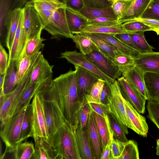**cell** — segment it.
<instances>
[{"label": "cell", "mask_w": 159, "mask_h": 159, "mask_svg": "<svg viewBox=\"0 0 159 159\" xmlns=\"http://www.w3.org/2000/svg\"><path fill=\"white\" fill-rule=\"evenodd\" d=\"M28 101L11 117H10L1 128L0 136L6 146V150L14 148L19 144L23 120Z\"/></svg>", "instance_id": "obj_5"}, {"label": "cell", "mask_w": 159, "mask_h": 159, "mask_svg": "<svg viewBox=\"0 0 159 159\" xmlns=\"http://www.w3.org/2000/svg\"><path fill=\"white\" fill-rule=\"evenodd\" d=\"M139 159V152L137 142L133 140L125 142L121 155L119 159Z\"/></svg>", "instance_id": "obj_40"}, {"label": "cell", "mask_w": 159, "mask_h": 159, "mask_svg": "<svg viewBox=\"0 0 159 159\" xmlns=\"http://www.w3.org/2000/svg\"><path fill=\"white\" fill-rule=\"evenodd\" d=\"M93 112L100 138L102 151L110 139L109 129L105 119L93 111Z\"/></svg>", "instance_id": "obj_36"}, {"label": "cell", "mask_w": 159, "mask_h": 159, "mask_svg": "<svg viewBox=\"0 0 159 159\" xmlns=\"http://www.w3.org/2000/svg\"><path fill=\"white\" fill-rule=\"evenodd\" d=\"M134 0H115L111 6L118 20L126 13Z\"/></svg>", "instance_id": "obj_45"}, {"label": "cell", "mask_w": 159, "mask_h": 159, "mask_svg": "<svg viewBox=\"0 0 159 159\" xmlns=\"http://www.w3.org/2000/svg\"><path fill=\"white\" fill-rule=\"evenodd\" d=\"M108 116L114 137L123 142L127 141L126 134L129 133L128 127L120 123L111 113H108Z\"/></svg>", "instance_id": "obj_35"}, {"label": "cell", "mask_w": 159, "mask_h": 159, "mask_svg": "<svg viewBox=\"0 0 159 159\" xmlns=\"http://www.w3.org/2000/svg\"><path fill=\"white\" fill-rule=\"evenodd\" d=\"M90 110L89 105L84 97L77 115L78 126L82 128L85 127L88 120Z\"/></svg>", "instance_id": "obj_49"}, {"label": "cell", "mask_w": 159, "mask_h": 159, "mask_svg": "<svg viewBox=\"0 0 159 159\" xmlns=\"http://www.w3.org/2000/svg\"><path fill=\"white\" fill-rule=\"evenodd\" d=\"M9 54L4 48L2 44H0V74L6 73L8 65Z\"/></svg>", "instance_id": "obj_52"}, {"label": "cell", "mask_w": 159, "mask_h": 159, "mask_svg": "<svg viewBox=\"0 0 159 159\" xmlns=\"http://www.w3.org/2000/svg\"><path fill=\"white\" fill-rule=\"evenodd\" d=\"M106 122L111 139V149L112 159H119L121 155L125 142L121 141L114 137L109 120H107Z\"/></svg>", "instance_id": "obj_42"}, {"label": "cell", "mask_w": 159, "mask_h": 159, "mask_svg": "<svg viewBox=\"0 0 159 159\" xmlns=\"http://www.w3.org/2000/svg\"><path fill=\"white\" fill-rule=\"evenodd\" d=\"M121 93L123 98L140 113L145 111V104L147 100L123 76L117 80Z\"/></svg>", "instance_id": "obj_11"}, {"label": "cell", "mask_w": 159, "mask_h": 159, "mask_svg": "<svg viewBox=\"0 0 159 159\" xmlns=\"http://www.w3.org/2000/svg\"><path fill=\"white\" fill-rule=\"evenodd\" d=\"M121 75L146 100H149L144 78V73L133 66L121 70Z\"/></svg>", "instance_id": "obj_16"}, {"label": "cell", "mask_w": 159, "mask_h": 159, "mask_svg": "<svg viewBox=\"0 0 159 159\" xmlns=\"http://www.w3.org/2000/svg\"><path fill=\"white\" fill-rule=\"evenodd\" d=\"M134 20L141 21L153 29L157 35H159V20L147 18H139Z\"/></svg>", "instance_id": "obj_57"}, {"label": "cell", "mask_w": 159, "mask_h": 159, "mask_svg": "<svg viewBox=\"0 0 159 159\" xmlns=\"http://www.w3.org/2000/svg\"><path fill=\"white\" fill-rule=\"evenodd\" d=\"M48 81H42L33 83L29 82L12 108L9 118L15 115L26 103L31 100L39 89Z\"/></svg>", "instance_id": "obj_21"}, {"label": "cell", "mask_w": 159, "mask_h": 159, "mask_svg": "<svg viewBox=\"0 0 159 159\" xmlns=\"http://www.w3.org/2000/svg\"><path fill=\"white\" fill-rule=\"evenodd\" d=\"M105 74L111 78L117 80L122 75L120 68L112 59L99 51H94L86 55Z\"/></svg>", "instance_id": "obj_12"}, {"label": "cell", "mask_w": 159, "mask_h": 159, "mask_svg": "<svg viewBox=\"0 0 159 159\" xmlns=\"http://www.w3.org/2000/svg\"><path fill=\"white\" fill-rule=\"evenodd\" d=\"M143 32L130 33L131 37L137 51L140 53L153 52L154 48L147 42L144 37Z\"/></svg>", "instance_id": "obj_38"}, {"label": "cell", "mask_w": 159, "mask_h": 159, "mask_svg": "<svg viewBox=\"0 0 159 159\" xmlns=\"http://www.w3.org/2000/svg\"><path fill=\"white\" fill-rule=\"evenodd\" d=\"M9 153L11 158L15 159H34V146L33 143L28 142H21L14 148L5 150L3 154Z\"/></svg>", "instance_id": "obj_26"}, {"label": "cell", "mask_w": 159, "mask_h": 159, "mask_svg": "<svg viewBox=\"0 0 159 159\" xmlns=\"http://www.w3.org/2000/svg\"><path fill=\"white\" fill-rule=\"evenodd\" d=\"M148 118L159 130V102L148 100L147 105Z\"/></svg>", "instance_id": "obj_47"}, {"label": "cell", "mask_w": 159, "mask_h": 159, "mask_svg": "<svg viewBox=\"0 0 159 159\" xmlns=\"http://www.w3.org/2000/svg\"><path fill=\"white\" fill-rule=\"evenodd\" d=\"M23 18V15L22 8L18 25L14 36L11 48V51L9 52V60L8 62L11 60L15 61L16 60L21 35Z\"/></svg>", "instance_id": "obj_41"}, {"label": "cell", "mask_w": 159, "mask_h": 159, "mask_svg": "<svg viewBox=\"0 0 159 159\" xmlns=\"http://www.w3.org/2000/svg\"><path fill=\"white\" fill-rule=\"evenodd\" d=\"M89 104L93 111L104 118L108 116L109 112L108 105H105L102 103H90Z\"/></svg>", "instance_id": "obj_54"}, {"label": "cell", "mask_w": 159, "mask_h": 159, "mask_svg": "<svg viewBox=\"0 0 159 159\" xmlns=\"http://www.w3.org/2000/svg\"><path fill=\"white\" fill-rule=\"evenodd\" d=\"M111 145V142L110 139L104 149L102 151L100 159H112Z\"/></svg>", "instance_id": "obj_58"}, {"label": "cell", "mask_w": 159, "mask_h": 159, "mask_svg": "<svg viewBox=\"0 0 159 159\" xmlns=\"http://www.w3.org/2000/svg\"><path fill=\"white\" fill-rule=\"evenodd\" d=\"M5 74H1L0 75V88L3 87L4 81Z\"/></svg>", "instance_id": "obj_59"}, {"label": "cell", "mask_w": 159, "mask_h": 159, "mask_svg": "<svg viewBox=\"0 0 159 159\" xmlns=\"http://www.w3.org/2000/svg\"><path fill=\"white\" fill-rule=\"evenodd\" d=\"M156 154L159 156V139L157 140V146L156 147Z\"/></svg>", "instance_id": "obj_60"}, {"label": "cell", "mask_w": 159, "mask_h": 159, "mask_svg": "<svg viewBox=\"0 0 159 159\" xmlns=\"http://www.w3.org/2000/svg\"><path fill=\"white\" fill-rule=\"evenodd\" d=\"M75 67L77 76L78 93L80 98L82 100L93 84L100 78L82 67L75 66Z\"/></svg>", "instance_id": "obj_17"}, {"label": "cell", "mask_w": 159, "mask_h": 159, "mask_svg": "<svg viewBox=\"0 0 159 159\" xmlns=\"http://www.w3.org/2000/svg\"><path fill=\"white\" fill-rule=\"evenodd\" d=\"M37 53L31 57L24 54L19 61L16 66L19 83L30 68Z\"/></svg>", "instance_id": "obj_44"}, {"label": "cell", "mask_w": 159, "mask_h": 159, "mask_svg": "<svg viewBox=\"0 0 159 159\" xmlns=\"http://www.w3.org/2000/svg\"><path fill=\"white\" fill-rule=\"evenodd\" d=\"M82 53L87 55L94 51H99L96 44L88 36L83 33L73 35L72 39Z\"/></svg>", "instance_id": "obj_29"}, {"label": "cell", "mask_w": 159, "mask_h": 159, "mask_svg": "<svg viewBox=\"0 0 159 159\" xmlns=\"http://www.w3.org/2000/svg\"><path fill=\"white\" fill-rule=\"evenodd\" d=\"M43 100L49 136H51L66 121L61 108L56 102Z\"/></svg>", "instance_id": "obj_10"}, {"label": "cell", "mask_w": 159, "mask_h": 159, "mask_svg": "<svg viewBox=\"0 0 159 159\" xmlns=\"http://www.w3.org/2000/svg\"><path fill=\"white\" fill-rule=\"evenodd\" d=\"M74 132L81 159H94L85 127L78 126Z\"/></svg>", "instance_id": "obj_24"}, {"label": "cell", "mask_w": 159, "mask_h": 159, "mask_svg": "<svg viewBox=\"0 0 159 159\" xmlns=\"http://www.w3.org/2000/svg\"><path fill=\"white\" fill-rule=\"evenodd\" d=\"M111 94L108 97V106L109 112L112 114L122 125L131 129L128 119L119 86L116 80L110 83Z\"/></svg>", "instance_id": "obj_8"}, {"label": "cell", "mask_w": 159, "mask_h": 159, "mask_svg": "<svg viewBox=\"0 0 159 159\" xmlns=\"http://www.w3.org/2000/svg\"><path fill=\"white\" fill-rule=\"evenodd\" d=\"M140 18L159 20V0H151Z\"/></svg>", "instance_id": "obj_48"}, {"label": "cell", "mask_w": 159, "mask_h": 159, "mask_svg": "<svg viewBox=\"0 0 159 159\" xmlns=\"http://www.w3.org/2000/svg\"><path fill=\"white\" fill-rule=\"evenodd\" d=\"M112 59L120 70L134 65V58L121 52L116 55Z\"/></svg>", "instance_id": "obj_46"}, {"label": "cell", "mask_w": 159, "mask_h": 159, "mask_svg": "<svg viewBox=\"0 0 159 159\" xmlns=\"http://www.w3.org/2000/svg\"><path fill=\"white\" fill-rule=\"evenodd\" d=\"M23 21L21 37L15 61L16 66L24 56L28 40L43 30L42 21L34 7L30 3L23 7Z\"/></svg>", "instance_id": "obj_2"}, {"label": "cell", "mask_w": 159, "mask_h": 159, "mask_svg": "<svg viewBox=\"0 0 159 159\" xmlns=\"http://www.w3.org/2000/svg\"><path fill=\"white\" fill-rule=\"evenodd\" d=\"M19 83L17 68L15 61L11 60L8 62V67L5 74L3 85L4 94L11 92Z\"/></svg>", "instance_id": "obj_27"}, {"label": "cell", "mask_w": 159, "mask_h": 159, "mask_svg": "<svg viewBox=\"0 0 159 159\" xmlns=\"http://www.w3.org/2000/svg\"><path fill=\"white\" fill-rule=\"evenodd\" d=\"M106 80L101 78L94 83L89 92L84 96L86 102L89 103H101L100 96L104 88Z\"/></svg>", "instance_id": "obj_37"}, {"label": "cell", "mask_w": 159, "mask_h": 159, "mask_svg": "<svg viewBox=\"0 0 159 159\" xmlns=\"http://www.w3.org/2000/svg\"><path fill=\"white\" fill-rule=\"evenodd\" d=\"M84 7L105 8L111 7L113 2L109 0H83Z\"/></svg>", "instance_id": "obj_51"}, {"label": "cell", "mask_w": 159, "mask_h": 159, "mask_svg": "<svg viewBox=\"0 0 159 159\" xmlns=\"http://www.w3.org/2000/svg\"><path fill=\"white\" fill-rule=\"evenodd\" d=\"M88 19L89 25H103L121 24L117 19L105 17H98Z\"/></svg>", "instance_id": "obj_50"}, {"label": "cell", "mask_w": 159, "mask_h": 159, "mask_svg": "<svg viewBox=\"0 0 159 159\" xmlns=\"http://www.w3.org/2000/svg\"><path fill=\"white\" fill-rule=\"evenodd\" d=\"M79 12L88 19L105 17L118 20L111 7L105 8L84 7Z\"/></svg>", "instance_id": "obj_32"}, {"label": "cell", "mask_w": 159, "mask_h": 159, "mask_svg": "<svg viewBox=\"0 0 159 159\" xmlns=\"http://www.w3.org/2000/svg\"><path fill=\"white\" fill-rule=\"evenodd\" d=\"M60 58L65 59L75 66L82 67L94 74L100 78L111 83L116 80L105 74L86 55L81 52H78L75 50L66 51L61 52Z\"/></svg>", "instance_id": "obj_9"}, {"label": "cell", "mask_w": 159, "mask_h": 159, "mask_svg": "<svg viewBox=\"0 0 159 159\" xmlns=\"http://www.w3.org/2000/svg\"><path fill=\"white\" fill-rule=\"evenodd\" d=\"M32 109V137L34 142L42 138H48L43 101L37 93L31 103Z\"/></svg>", "instance_id": "obj_6"}, {"label": "cell", "mask_w": 159, "mask_h": 159, "mask_svg": "<svg viewBox=\"0 0 159 159\" xmlns=\"http://www.w3.org/2000/svg\"><path fill=\"white\" fill-rule=\"evenodd\" d=\"M90 38L96 44L99 51L107 57L112 59L117 54L121 53L118 49L103 40L93 33H83Z\"/></svg>", "instance_id": "obj_33"}, {"label": "cell", "mask_w": 159, "mask_h": 159, "mask_svg": "<svg viewBox=\"0 0 159 159\" xmlns=\"http://www.w3.org/2000/svg\"><path fill=\"white\" fill-rule=\"evenodd\" d=\"M128 32L125 30L122 24L103 25H88L83 33H98L112 35Z\"/></svg>", "instance_id": "obj_30"}, {"label": "cell", "mask_w": 159, "mask_h": 159, "mask_svg": "<svg viewBox=\"0 0 159 159\" xmlns=\"http://www.w3.org/2000/svg\"><path fill=\"white\" fill-rule=\"evenodd\" d=\"M66 8L78 12L84 7L83 0H66Z\"/></svg>", "instance_id": "obj_55"}, {"label": "cell", "mask_w": 159, "mask_h": 159, "mask_svg": "<svg viewBox=\"0 0 159 159\" xmlns=\"http://www.w3.org/2000/svg\"><path fill=\"white\" fill-rule=\"evenodd\" d=\"M40 55V53H38L36 55L26 73L15 88L8 94L0 95L1 128L9 118L12 108L29 83L34 65Z\"/></svg>", "instance_id": "obj_4"}, {"label": "cell", "mask_w": 159, "mask_h": 159, "mask_svg": "<svg viewBox=\"0 0 159 159\" xmlns=\"http://www.w3.org/2000/svg\"><path fill=\"white\" fill-rule=\"evenodd\" d=\"M32 137V109L31 104L28 106L22 123L19 144Z\"/></svg>", "instance_id": "obj_31"}, {"label": "cell", "mask_w": 159, "mask_h": 159, "mask_svg": "<svg viewBox=\"0 0 159 159\" xmlns=\"http://www.w3.org/2000/svg\"><path fill=\"white\" fill-rule=\"evenodd\" d=\"M66 7L54 11L43 30L52 36V39H60L62 38L72 39L73 34L70 32L67 23L66 13Z\"/></svg>", "instance_id": "obj_7"}, {"label": "cell", "mask_w": 159, "mask_h": 159, "mask_svg": "<svg viewBox=\"0 0 159 159\" xmlns=\"http://www.w3.org/2000/svg\"><path fill=\"white\" fill-rule=\"evenodd\" d=\"M122 99L126 115L131 127V129L138 134L147 137L148 127L145 118L140 115L123 96Z\"/></svg>", "instance_id": "obj_14"}, {"label": "cell", "mask_w": 159, "mask_h": 159, "mask_svg": "<svg viewBox=\"0 0 159 159\" xmlns=\"http://www.w3.org/2000/svg\"><path fill=\"white\" fill-rule=\"evenodd\" d=\"M53 66L50 64L41 53L34 65L30 82L51 80L53 79Z\"/></svg>", "instance_id": "obj_15"}, {"label": "cell", "mask_w": 159, "mask_h": 159, "mask_svg": "<svg viewBox=\"0 0 159 159\" xmlns=\"http://www.w3.org/2000/svg\"><path fill=\"white\" fill-rule=\"evenodd\" d=\"M37 93L43 100L57 102L66 121L75 131L78 126L77 115L82 100L78 93L75 70L70 69L52 79L42 86Z\"/></svg>", "instance_id": "obj_1"}, {"label": "cell", "mask_w": 159, "mask_h": 159, "mask_svg": "<svg viewBox=\"0 0 159 159\" xmlns=\"http://www.w3.org/2000/svg\"><path fill=\"white\" fill-rule=\"evenodd\" d=\"M110 83L108 81H106L105 85L100 96L101 103L105 105H107L108 97L111 94Z\"/></svg>", "instance_id": "obj_56"}, {"label": "cell", "mask_w": 159, "mask_h": 159, "mask_svg": "<svg viewBox=\"0 0 159 159\" xmlns=\"http://www.w3.org/2000/svg\"><path fill=\"white\" fill-rule=\"evenodd\" d=\"M50 136L56 145L58 159H81L75 132L67 122Z\"/></svg>", "instance_id": "obj_3"}, {"label": "cell", "mask_w": 159, "mask_h": 159, "mask_svg": "<svg viewBox=\"0 0 159 159\" xmlns=\"http://www.w3.org/2000/svg\"><path fill=\"white\" fill-rule=\"evenodd\" d=\"M124 29L126 31L133 33L153 31V29L143 22L137 20H133L122 24Z\"/></svg>", "instance_id": "obj_43"}, {"label": "cell", "mask_w": 159, "mask_h": 159, "mask_svg": "<svg viewBox=\"0 0 159 159\" xmlns=\"http://www.w3.org/2000/svg\"><path fill=\"white\" fill-rule=\"evenodd\" d=\"M28 3L31 4L37 11L53 12L58 8L66 7V0H33Z\"/></svg>", "instance_id": "obj_34"}, {"label": "cell", "mask_w": 159, "mask_h": 159, "mask_svg": "<svg viewBox=\"0 0 159 159\" xmlns=\"http://www.w3.org/2000/svg\"><path fill=\"white\" fill-rule=\"evenodd\" d=\"M144 78L149 100L159 102V74L145 72Z\"/></svg>", "instance_id": "obj_25"}, {"label": "cell", "mask_w": 159, "mask_h": 159, "mask_svg": "<svg viewBox=\"0 0 159 159\" xmlns=\"http://www.w3.org/2000/svg\"><path fill=\"white\" fill-rule=\"evenodd\" d=\"M110 0V1H112V2H113L114 1H115V0Z\"/></svg>", "instance_id": "obj_62"}, {"label": "cell", "mask_w": 159, "mask_h": 159, "mask_svg": "<svg viewBox=\"0 0 159 159\" xmlns=\"http://www.w3.org/2000/svg\"><path fill=\"white\" fill-rule=\"evenodd\" d=\"M35 143L34 159H58L57 148L50 136L40 138Z\"/></svg>", "instance_id": "obj_18"}, {"label": "cell", "mask_w": 159, "mask_h": 159, "mask_svg": "<svg viewBox=\"0 0 159 159\" xmlns=\"http://www.w3.org/2000/svg\"><path fill=\"white\" fill-rule=\"evenodd\" d=\"M98 37L107 42L121 53L136 57L139 53L137 51L124 44L113 35L98 33H92Z\"/></svg>", "instance_id": "obj_28"}, {"label": "cell", "mask_w": 159, "mask_h": 159, "mask_svg": "<svg viewBox=\"0 0 159 159\" xmlns=\"http://www.w3.org/2000/svg\"><path fill=\"white\" fill-rule=\"evenodd\" d=\"M25 4L32 1L33 0H21Z\"/></svg>", "instance_id": "obj_61"}, {"label": "cell", "mask_w": 159, "mask_h": 159, "mask_svg": "<svg viewBox=\"0 0 159 159\" xmlns=\"http://www.w3.org/2000/svg\"><path fill=\"white\" fill-rule=\"evenodd\" d=\"M130 33H119L113 35V36L125 45L137 51L133 42Z\"/></svg>", "instance_id": "obj_53"}, {"label": "cell", "mask_w": 159, "mask_h": 159, "mask_svg": "<svg viewBox=\"0 0 159 159\" xmlns=\"http://www.w3.org/2000/svg\"><path fill=\"white\" fill-rule=\"evenodd\" d=\"M22 10V8H19L11 11L5 20L4 26L7 30L5 44L9 52L11 48Z\"/></svg>", "instance_id": "obj_20"}, {"label": "cell", "mask_w": 159, "mask_h": 159, "mask_svg": "<svg viewBox=\"0 0 159 159\" xmlns=\"http://www.w3.org/2000/svg\"><path fill=\"white\" fill-rule=\"evenodd\" d=\"M151 0H134L125 14L118 20L121 24L140 18Z\"/></svg>", "instance_id": "obj_23"}, {"label": "cell", "mask_w": 159, "mask_h": 159, "mask_svg": "<svg viewBox=\"0 0 159 159\" xmlns=\"http://www.w3.org/2000/svg\"><path fill=\"white\" fill-rule=\"evenodd\" d=\"M66 13L69 29L73 34L82 33L89 25L88 19L79 12L66 7Z\"/></svg>", "instance_id": "obj_22"}, {"label": "cell", "mask_w": 159, "mask_h": 159, "mask_svg": "<svg viewBox=\"0 0 159 159\" xmlns=\"http://www.w3.org/2000/svg\"><path fill=\"white\" fill-rule=\"evenodd\" d=\"M134 60V66L143 73L159 74V52L139 53Z\"/></svg>", "instance_id": "obj_19"}, {"label": "cell", "mask_w": 159, "mask_h": 159, "mask_svg": "<svg viewBox=\"0 0 159 159\" xmlns=\"http://www.w3.org/2000/svg\"><path fill=\"white\" fill-rule=\"evenodd\" d=\"M85 128L94 159H100L102 151L101 141L93 111L90 107Z\"/></svg>", "instance_id": "obj_13"}, {"label": "cell", "mask_w": 159, "mask_h": 159, "mask_svg": "<svg viewBox=\"0 0 159 159\" xmlns=\"http://www.w3.org/2000/svg\"><path fill=\"white\" fill-rule=\"evenodd\" d=\"M42 31L30 38L28 41L26 46L24 54L31 57L43 48L44 46L43 42L45 40L41 37Z\"/></svg>", "instance_id": "obj_39"}]
</instances>
